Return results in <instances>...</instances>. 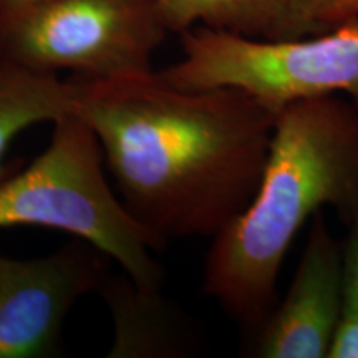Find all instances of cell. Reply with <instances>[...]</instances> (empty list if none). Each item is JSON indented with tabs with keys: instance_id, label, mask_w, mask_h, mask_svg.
<instances>
[{
	"instance_id": "6da1fadb",
	"label": "cell",
	"mask_w": 358,
	"mask_h": 358,
	"mask_svg": "<svg viewBox=\"0 0 358 358\" xmlns=\"http://www.w3.org/2000/svg\"><path fill=\"white\" fill-rule=\"evenodd\" d=\"M69 80L123 204L164 244L214 239L250 204L277 115L244 90L189 92L155 70Z\"/></svg>"
},
{
	"instance_id": "7a4b0ae2",
	"label": "cell",
	"mask_w": 358,
	"mask_h": 358,
	"mask_svg": "<svg viewBox=\"0 0 358 358\" xmlns=\"http://www.w3.org/2000/svg\"><path fill=\"white\" fill-rule=\"evenodd\" d=\"M324 208L345 227L358 216V105L340 95L294 101L277 113L256 194L206 256L204 294L252 335L277 303L287 250Z\"/></svg>"
},
{
	"instance_id": "3957f363",
	"label": "cell",
	"mask_w": 358,
	"mask_h": 358,
	"mask_svg": "<svg viewBox=\"0 0 358 358\" xmlns=\"http://www.w3.org/2000/svg\"><path fill=\"white\" fill-rule=\"evenodd\" d=\"M52 124L48 146L0 182V227L69 232L100 248L138 284L161 287L164 268L155 252L166 244L141 226L115 194L95 131L75 113Z\"/></svg>"
},
{
	"instance_id": "277c9868",
	"label": "cell",
	"mask_w": 358,
	"mask_h": 358,
	"mask_svg": "<svg viewBox=\"0 0 358 358\" xmlns=\"http://www.w3.org/2000/svg\"><path fill=\"white\" fill-rule=\"evenodd\" d=\"M182 58L159 75L181 90L239 88L277 115L290 103L345 95L358 105V20L285 42L192 27Z\"/></svg>"
},
{
	"instance_id": "5b68a950",
	"label": "cell",
	"mask_w": 358,
	"mask_h": 358,
	"mask_svg": "<svg viewBox=\"0 0 358 358\" xmlns=\"http://www.w3.org/2000/svg\"><path fill=\"white\" fill-rule=\"evenodd\" d=\"M156 0H42L0 8V62L90 78L153 71L166 37Z\"/></svg>"
},
{
	"instance_id": "8992f818",
	"label": "cell",
	"mask_w": 358,
	"mask_h": 358,
	"mask_svg": "<svg viewBox=\"0 0 358 358\" xmlns=\"http://www.w3.org/2000/svg\"><path fill=\"white\" fill-rule=\"evenodd\" d=\"M113 262L78 237L40 257L0 252V358L60 357L70 312L100 292Z\"/></svg>"
},
{
	"instance_id": "52a82bcc",
	"label": "cell",
	"mask_w": 358,
	"mask_h": 358,
	"mask_svg": "<svg viewBox=\"0 0 358 358\" xmlns=\"http://www.w3.org/2000/svg\"><path fill=\"white\" fill-rule=\"evenodd\" d=\"M343 319V243L319 211L287 294L250 335V352L261 358H329Z\"/></svg>"
},
{
	"instance_id": "ba28073f",
	"label": "cell",
	"mask_w": 358,
	"mask_h": 358,
	"mask_svg": "<svg viewBox=\"0 0 358 358\" xmlns=\"http://www.w3.org/2000/svg\"><path fill=\"white\" fill-rule=\"evenodd\" d=\"M98 295L113 324L108 358H185L203 348L198 320L161 287H145L122 271L106 277Z\"/></svg>"
},
{
	"instance_id": "9c48e42d",
	"label": "cell",
	"mask_w": 358,
	"mask_h": 358,
	"mask_svg": "<svg viewBox=\"0 0 358 358\" xmlns=\"http://www.w3.org/2000/svg\"><path fill=\"white\" fill-rule=\"evenodd\" d=\"M317 0H156L168 32L196 25L239 37L285 42L327 32L315 20Z\"/></svg>"
},
{
	"instance_id": "30bf717a",
	"label": "cell",
	"mask_w": 358,
	"mask_h": 358,
	"mask_svg": "<svg viewBox=\"0 0 358 358\" xmlns=\"http://www.w3.org/2000/svg\"><path fill=\"white\" fill-rule=\"evenodd\" d=\"M66 113H73L69 78L0 62V182L24 166V159H6L13 140L25 129Z\"/></svg>"
},
{
	"instance_id": "8fae6325",
	"label": "cell",
	"mask_w": 358,
	"mask_h": 358,
	"mask_svg": "<svg viewBox=\"0 0 358 358\" xmlns=\"http://www.w3.org/2000/svg\"><path fill=\"white\" fill-rule=\"evenodd\" d=\"M343 243V268H345V319L358 320V216L347 227Z\"/></svg>"
},
{
	"instance_id": "7c38bea8",
	"label": "cell",
	"mask_w": 358,
	"mask_h": 358,
	"mask_svg": "<svg viewBox=\"0 0 358 358\" xmlns=\"http://www.w3.org/2000/svg\"><path fill=\"white\" fill-rule=\"evenodd\" d=\"M315 20L324 30L358 20V0H317Z\"/></svg>"
},
{
	"instance_id": "4fadbf2b",
	"label": "cell",
	"mask_w": 358,
	"mask_h": 358,
	"mask_svg": "<svg viewBox=\"0 0 358 358\" xmlns=\"http://www.w3.org/2000/svg\"><path fill=\"white\" fill-rule=\"evenodd\" d=\"M329 358H358V320H343Z\"/></svg>"
},
{
	"instance_id": "5bb4252c",
	"label": "cell",
	"mask_w": 358,
	"mask_h": 358,
	"mask_svg": "<svg viewBox=\"0 0 358 358\" xmlns=\"http://www.w3.org/2000/svg\"><path fill=\"white\" fill-rule=\"evenodd\" d=\"M42 2V0H0V8H17V7H25L30 3Z\"/></svg>"
}]
</instances>
